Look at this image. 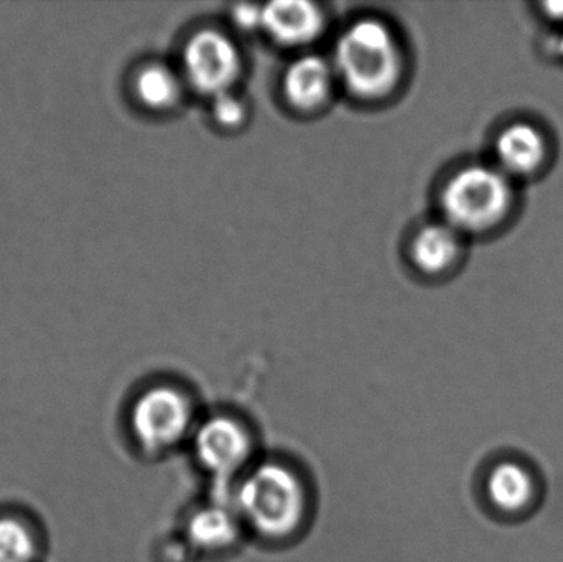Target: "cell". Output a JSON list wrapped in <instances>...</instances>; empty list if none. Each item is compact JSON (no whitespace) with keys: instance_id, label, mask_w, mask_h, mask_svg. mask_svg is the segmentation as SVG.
<instances>
[{"instance_id":"9","label":"cell","mask_w":563,"mask_h":562,"mask_svg":"<svg viewBox=\"0 0 563 562\" xmlns=\"http://www.w3.org/2000/svg\"><path fill=\"white\" fill-rule=\"evenodd\" d=\"M45 553V528L38 518L23 508H0V562H42Z\"/></svg>"},{"instance_id":"15","label":"cell","mask_w":563,"mask_h":562,"mask_svg":"<svg viewBox=\"0 0 563 562\" xmlns=\"http://www.w3.org/2000/svg\"><path fill=\"white\" fill-rule=\"evenodd\" d=\"M211 111L218 124L224 128H236L246 119V106L231 91L214 96Z\"/></svg>"},{"instance_id":"11","label":"cell","mask_w":563,"mask_h":562,"mask_svg":"<svg viewBox=\"0 0 563 562\" xmlns=\"http://www.w3.org/2000/svg\"><path fill=\"white\" fill-rule=\"evenodd\" d=\"M333 63L318 55L295 59L284 76V91L298 109H314L323 104L333 88Z\"/></svg>"},{"instance_id":"3","label":"cell","mask_w":563,"mask_h":562,"mask_svg":"<svg viewBox=\"0 0 563 562\" xmlns=\"http://www.w3.org/2000/svg\"><path fill=\"white\" fill-rule=\"evenodd\" d=\"M518 200V184L495 164L460 168L440 195L446 223L463 236L498 230L511 220Z\"/></svg>"},{"instance_id":"10","label":"cell","mask_w":563,"mask_h":562,"mask_svg":"<svg viewBox=\"0 0 563 562\" xmlns=\"http://www.w3.org/2000/svg\"><path fill=\"white\" fill-rule=\"evenodd\" d=\"M263 29L284 45H303L320 35L323 13L303 0H279L264 7Z\"/></svg>"},{"instance_id":"7","label":"cell","mask_w":563,"mask_h":562,"mask_svg":"<svg viewBox=\"0 0 563 562\" xmlns=\"http://www.w3.org/2000/svg\"><path fill=\"white\" fill-rule=\"evenodd\" d=\"M188 82L203 95L231 91L243 69L238 46L217 30H201L188 40L184 52Z\"/></svg>"},{"instance_id":"5","label":"cell","mask_w":563,"mask_h":562,"mask_svg":"<svg viewBox=\"0 0 563 562\" xmlns=\"http://www.w3.org/2000/svg\"><path fill=\"white\" fill-rule=\"evenodd\" d=\"M187 451L201 475L223 494L263 455L253 422L231 409L205 411Z\"/></svg>"},{"instance_id":"2","label":"cell","mask_w":563,"mask_h":562,"mask_svg":"<svg viewBox=\"0 0 563 562\" xmlns=\"http://www.w3.org/2000/svg\"><path fill=\"white\" fill-rule=\"evenodd\" d=\"M203 415L190 389L177 383H154L129 403L125 432L139 454L164 459L188 449Z\"/></svg>"},{"instance_id":"6","label":"cell","mask_w":563,"mask_h":562,"mask_svg":"<svg viewBox=\"0 0 563 562\" xmlns=\"http://www.w3.org/2000/svg\"><path fill=\"white\" fill-rule=\"evenodd\" d=\"M246 540L250 538L230 495L214 492L185 515L178 541L190 557L221 560L238 553Z\"/></svg>"},{"instance_id":"4","label":"cell","mask_w":563,"mask_h":562,"mask_svg":"<svg viewBox=\"0 0 563 562\" xmlns=\"http://www.w3.org/2000/svg\"><path fill=\"white\" fill-rule=\"evenodd\" d=\"M333 68L351 95L379 99L399 85L402 52L383 22L360 20L347 26L338 40Z\"/></svg>"},{"instance_id":"8","label":"cell","mask_w":563,"mask_h":562,"mask_svg":"<svg viewBox=\"0 0 563 562\" xmlns=\"http://www.w3.org/2000/svg\"><path fill=\"white\" fill-rule=\"evenodd\" d=\"M551 135L538 122L516 119L496 134L493 152L495 165L518 184L548 170L552 161Z\"/></svg>"},{"instance_id":"13","label":"cell","mask_w":563,"mask_h":562,"mask_svg":"<svg viewBox=\"0 0 563 562\" xmlns=\"http://www.w3.org/2000/svg\"><path fill=\"white\" fill-rule=\"evenodd\" d=\"M486 494L498 510L518 514L534 498V478L525 465L518 462H501L486 478Z\"/></svg>"},{"instance_id":"18","label":"cell","mask_w":563,"mask_h":562,"mask_svg":"<svg viewBox=\"0 0 563 562\" xmlns=\"http://www.w3.org/2000/svg\"><path fill=\"white\" fill-rule=\"evenodd\" d=\"M558 49L563 56V32H561V35L558 36Z\"/></svg>"},{"instance_id":"1","label":"cell","mask_w":563,"mask_h":562,"mask_svg":"<svg viewBox=\"0 0 563 562\" xmlns=\"http://www.w3.org/2000/svg\"><path fill=\"white\" fill-rule=\"evenodd\" d=\"M228 495L247 538L276 550L303 540L317 515L313 482L287 455H261Z\"/></svg>"},{"instance_id":"17","label":"cell","mask_w":563,"mask_h":562,"mask_svg":"<svg viewBox=\"0 0 563 562\" xmlns=\"http://www.w3.org/2000/svg\"><path fill=\"white\" fill-rule=\"evenodd\" d=\"M539 9H541V15L545 16L549 22L563 25V0L562 2H559V0L542 2L541 5H539Z\"/></svg>"},{"instance_id":"16","label":"cell","mask_w":563,"mask_h":562,"mask_svg":"<svg viewBox=\"0 0 563 562\" xmlns=\"http://www.w3.org/2000/svg\"><path fill=\"white\" fill-rule=\"evenodd\" d=\"M233 16L234 20H236L238 25L241 26V29H263L264 7L244 3V5H238L236 9H234Z\"/></svg>"},{"instance_id":"12","label":"cell","mask_w":563,"mask_h":562,"mask_svg":"<svg viewBox=\"0 0 563 562\" xmlns=\"http://www.w3.org/2000/svg\"><path fill=\"white\" fill-rule=\"evenodd\" d=\"M463 253V234L446 221L423 227L412 243V260L422 273H446Z\"/></svg>"},{"instance_id":"14","label":"cell","mask_w":563,"mask_h":562,"mask_svg":"<svg viewBox=\"0 0 563 562\" xmlns=\"http://www.w3.org/2000/svg\"><path fill=\"white\" fill-rule=\"evenodd\" d=\"M134 92L145 108L168 109L180 99L181 81L167 65L151 63L135 75Z\"/></svg>"}]
</instances>
